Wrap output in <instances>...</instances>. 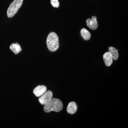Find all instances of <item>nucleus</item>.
<instances>
[{
	"label": "nucleus",
	"mask_w": 128,
	"mask_h": 128,
	"mask_svg": "<svg viewBox=\"0 0 128 128\" xmlns=\"http://www.w3.org/2000/svg\"><path fill=\"white\" fill-rule=\"evenodd\" d=\"M103 60L105 62V65L107 66H110L112 64V57L109 52H106L104 54Z\"/></svg>",
	"instance_id": "nucleus-7"
},
{
	"label": "nucleus",
	"mask_w": 128,
	"mask_h": 128,
	"mask_svg": "<svg viewBox=\"0 0 128 128\" xmlns=\"http://www.w3.org/2000/svg\"><path fill=\"white\" fill-rule=\"evenodd\" d=\"M11 50H12L15 54H18L22 51V48L18 43L12 44L10 47Z\"/></svg>",
	"instance_id": "nucleus-10"
},
{
	"label": "nucleus",
	"mask_w": 128,
	"mask_h": 128,
	"mask_svg": "<svg viewBox=\"0 0 128 128\" xmlns=\"http://www.w3.org/2000/svg\"><path fill=\"white\" fill-rule=\"evenodd\" d=\"M23 0H14L8 9L7 16L9 18L13 17L20 8Z\"/></svg>",
	"instance_id": "nucleus-3"
},
{
	"label": "nucleus",
	"mask_w": 128,
	"mask_h": 128,
	"mask_svg": "<svg viewBox=\"0 0 128 128\" xmlns=\"http://www.w3.org/2000/svg\"><path fill=\"white\" fill-rule=\"evenodd\" d=\"M86 22L88 26L92 30H96L98 27L96 17L95 16L92 17L91 19L88 18L86 20Z\"/></svg>",
	"instance_id": "nucleus-5"
},
{
	"label": "nucleus",
	"mask_w": 128,
	"mask_h": 128,
	"mask_svg": "<svg viewBox=\"0 0 128 128\" xmlns=\"http://www.w3.org/2000/svg\"><path fill=\"white\" fill-rule=\"evenodd\" d=\"M77 110V106L75 102H72L68 104L66 108V111L68 113L73 114L75 113Z\"/></svg>",
	"instance_id": "nucleus-8"
},
{
	"label": "nucleus",
	"mask_w": 128,
	"mask_h": 128,
	"mask_svg": "<svg viewBox=\"0 0 128 128\" xmlns=\"http://www.w3.org/2000/svg\"><path fill=\"white\" fill-rule=\"evenodd\" d=\"M52 92L51 91L48 90L40 96L38 99V101L41 105H44L52 99Z\"/></svg>",
	"instance_id": "nucleus-4"
},
{
	"label": "nucleus",
	"mask_w": 128,
	"mask_h": 128,
	"mask_svg": "<svg viewBox=\"0 0 128 128\" xmlns=\"http://www.w3.org/2000/svg\"><path fill=\"white\" fill-rule=\"evenodd\" d=\"M50 3L53 7L57 8L59 6V2L58 0H50Z\"/></svg>",
	"instance_id": "nucleus-12"
},
{
	"label": "nucleus",
	"mask_w": 128,
	"mask_h": 128,
	"mask_svg": "<svg viewBox=\"0 0 128 128\" xmlns=\"http://www.w3.org/2000/svg\"><path fill=\"white\" fill-rule=\"evenodd\" d=\"M63 104L60 99L52 98L48 103L44 106V110L46 112L53 111L56 112H60L63 109Z\"/></svg>",
	"instance_id": "nucleus-1"
},
{
	"label": "nucleus",
	"mask_w": 128,
	"mask_h": 128,
	"mask_svg": "<svg viewBox=\"0 0 128 128\" xmlns=\"http://www.w3.org/2000/svg\"><path fill=\"white\" fill-rule=\"evenodd\" d=\"M81 34L85 40H88L90 38V33L86 28H83L81 30Z\"/></svg>",
	"instance_id": "nucleus-11"
},
{
	"label": "nucleus",
	"mask_w": 128,
	"mask_h": 128,
	"mask_svg": "<svg viewBox=\"0 0 128 128\" xmlns=\"http://www.w3.org/2000/svg\"><path fill=\"white\" fill-rule=\"evenodd\" d=\"M108 50L113 59L114 60H118L119 56V54L118 52V50H117L114 47H110L108 48Z\"/></svg>",
	"instance_id": "nucleus-9"
},
{
	"label": "nucleus",
	"mask_w": 128,
	"mask_h": 128,
	"mask_svg": "<svg viewBox=\"0 0 128 128\" xmlns=\"http://www.w3.org/2000/svg\"><path fill=\"white\" fill-rule=\"evenodd\" d=\"M47 91V88L45 86H38L35 88L33 90L34 94L37 97H40L46 92Z\"/></svg>",
	"instance_id": "nucleus-6"
},
{
	"label": "nucleus",
	"mask_w": 128,
	"mask_h": 128,
	"mask_svg": "<svg viewBox=\"0 0 128 128\" xmlns=\"http://www.w3.org/2000/svg\"><path fill=\"white\" fill-rule=\"evenodd\" d=\"M49 50L51 52L56 51L59 47V38L58 35L54 32H51L48 35L46 41Z\"/></svg>",
	"instance_id": "nucleus-2"
}]
</instances>
